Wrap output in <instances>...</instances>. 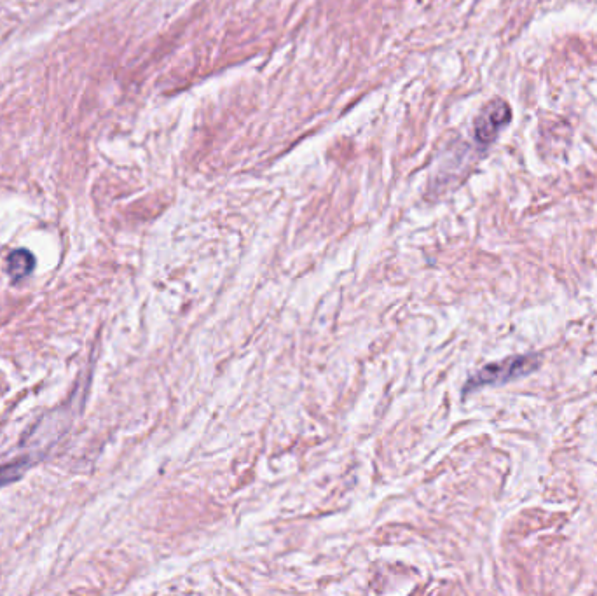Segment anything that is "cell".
<instances>
[{
	"label": "cell",
	"mask_w": 597,
	"mask_h": 596,
	"mask_svg": "<svg viewBox=\"0 0 597 596\" xmlns=\"http://www.w3.org/2000/svg\"><path fill=\"white\" fill-rule=\"evenodd\" d=\"M538 366H540V357L538 355H519V357H510L507 361L489 364V366L482 368L468 382L467 390L481 389V387H486V385L510 382V380H515V378L529 375Z\"/></svg>",
	"instance_id": "cell-1"
},
{
	"label": "cell",
	"mask_w": 597,
	"mask_h": 596,
	"mask_svg": "<svg viewBox=\"0 0 597 596\" xmlns=\"http://www.w3.org/2000/svg\"><path fill=\"white\" fill-rule=\"evenodd\" d=\"M510 121V109L503 100H493L482 109L481 116L475 121V135L482 144H489L496 139L501 128Z\"/></svg>",
	"instance_id": "cell-2"
},
{
	"label": "cell",
	"mask_w": 597,
	"mask_h": 596,
	"mask_svg": "<svg viewBox=\"0 0 597 596\" xmlns=\"http://www.w3.org/2000/svg\"><path fill=\"white\" fill-rule=\"evenodd\" d=\"M27 469V462H14V464L0 465V486L16 481Z\"/></svg>",
	"instance_id": "cell-4"
},
{
	"label": "cell",
	"mask_w": 597,
	"mask_h": 596,
	"mask_svg": "<svg viewBox=\"0 0 597 596\" xmlns=\"http://www.w3.org/2000/svg\"><path fill=\"white\" fill-rule=\"evenodd\" d=\"M6 270L14 284H18L35 270L34 254L27 249L13 250L7 257Z\"/></svg>",
	"instance_id": "cell-3"
}]
</instances>
